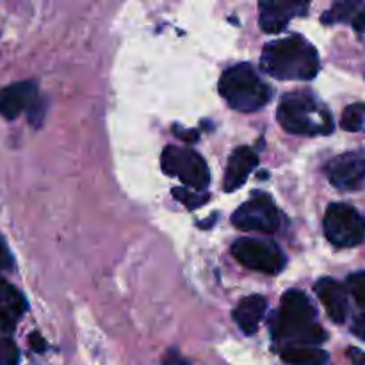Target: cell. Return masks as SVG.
I'll list each match as a JSON object with an SVG mask.
<instances>
[{"label":"cell","instance_id":"6da1fadb","mask_svg":"<svg viewBox=\"0 0 365 365\" xmlns=\"http://www.w3.org/2000/svg\"><path fill=\"white\" fill-rule=\"evenodd\" d=\"M264 71L278 81H312L319 71V53L302 36L278 39L262 50Z\"/></svg>","mask_w":365,"mask_h":365},{"label":"cell","instance_id":"7a4b0ae2","mask_svg":"<svg viewBox=\"0 0 365 365\" xmlns=\"http://www.w3.org/2000/svg\"><path fill=\"white\" fill-rule=\"evenodd\" d=\"M277 341H291L294 346H312L327 341V331L317 323L316 307L302 291H287L273 324Z\"/></svg>","mask_w":365,"mask_h":365},{"label":"cell","instance_id":"3957f363","mask_svg":"<svg viewBox=\"0 0 365 365\" xmlns=\"http://www.w3.org/2000/svg\"><path fill=\"white\" fill-rule=\"evenodd\" d=\"M278 121L296 135H328L334 132L330 110L309 93H291L278 106Z\"/></svg>","mask_w":365,"mask_h":365},{"label":"cell","instance_id":"277c9868","mask_svg":"<svg viewBox=\"0 0 365 365\" xmlns=\"http://www.w3.org/2000/svg\"><path fill=\"white\" fill-rule=\"evenodd\" d=\"M220 93L228 106L239 113H255L271 100L269 86L248 63L235 64L221 75Z\"/></svg>","mask_w":365,"mask_h":365},{"label":"cell","instance_id":"5b68a950","mask_svg":"<svg viewBox=\"0 0 365 365\" xmlns=\"http://www.w3.org/2000/svg\"><path fill=\"white\" fill-rule=\"evenodd\" d=\"M160 166L168 177H177L192 191H205L210 184V171L200 153L180 146H168L160 157Z\"/></svg>","mask_w":365,"mask_h":365},{"label":"cell","instance_id":"8992f818","mask_svg":"<svg viewBox=\"0 0 365 365\" xmlns=\"http://www.w3.org/2000/svg\"><path fill=\"white\" fill-rule=\"evenodd\" d=\"M324 235L337 248H353L365 239V217L346 203H331L324 214Z\"/></svg>","mask_w":365,"mask_h":365},{"label":"cell","instance_id":"52a82bcc","mask_svg":"<svg viewBox=\"0 0 365 365\" xmlns=\"http://www.w3.org/2000/svg\"><path fill=\"white\" fill-rule=\"evenodd\" d=\"M235 260L252 271L264 274H278L285 267V255L273 241L239 239L232 246Z\"/></svg>","mask_w":365,"mask_h":365},{"label":"cell","instance_id":"ba28073f","mask_svg":"<svg viewBox=\"0 0 365 365\" xmlns=\"http://www.w3.org/2000/svg\"><path fill=\"white\" fill-rule=\"evenodd\" d=\"M232 223L239 230L273 234L280 227V212L269 196L257 195L235 210Z\"/></svg>","mask_w":365,"mask_h":365},{"label":"cell","instance_id":"9c48e42d","mask_svg":"<svg viewBox=\"0 0 365 365\" xmlns=\"http://www.w3.org/2000/svg\"><path fill=\"white\" fill-rule=\"evenodd\" d=\"M324 171L330 184L339 191H356L365 184V159L356 153L335 157Z\"/></svg>","mask_w":365,"mask_h":365},{"label":"cell","instance_id":"30bf717a","mask_svg":"<svg viewBox=\"0 0 365 365\" xmlns=\"http://www.w3.org/2000/svg\"><path fill=\"white\" fill-rule=\"evenodd\" d=\"M38 102V88L34 82H14L0 91V114L6 120H14L25 109H32Z\"/></svg>","mask_w":365,"mask_h":365},{"label":"cell","instance_id":"8fae6325","mask_svg":"<svg viewBox=\"0 0 365 365\" xmlns=\"http://www.w3.org/2000/svg\"><path fill=\"white\" fill-rule=\"evenodd\" d=\"M260 29L274 34L287 27L294 16L305 14L309 6L305 2H260Z\"/></svg>","mask_w":365,"mask_h":365},{"label":"cell","instance_id":"7c38bea8","mask_svg":"<svg viewBox=\"0 0 365 365\" xmlns=\"http://www.w3.org/2000/svg\"><path fill=\"white\" fill-rule=\"evenodd\" d=\"M316 294L327 309L328 316L334 323L342 324L348 317V292L344 285L339 284L334 278H321L316 284Z\"/></svg>","mask_w":365,"mask_h":365},{"label":"cell","instance_id":"4fadbf2b","mask_svg":"<svg viewBox=\"0 0 365 365\" xmlns=\"http://www.w3.org/2000/svg\"><path fill=\"white\" fill-rule=\"evenodd\" d=\"M259 166V157L248 146H241L235 150L228 159L227 173L223 178V189L227 192H234L235 189L242 187L252 171Z\"/></svg>","mask_w":365,"mask_h":365},{"label":"cell","instance_id":"5bb4252c","mask_svg":"<svg viewBox=\"0 0 365 365\" xmlns=\"http://www.w3.org/2000/svg\"><path fill=\"white\" fill-rule=\"evenodd\" d=\"M27 310L24 296L0 278V334H11Z\"/></svg>","mask_w":365,"mask_h":365},{"label":"cell","instance_id":"9a60e30c","mask_svg":"<svg viewBox=\"0 0 365 365\" xmlns=\"http://www.w3.org/2000/svg\"><path fill=\"white\" fill-rule=\"evenodd\" d=\"M266 310L267 302L264 296H248L235 307L234 321L246 335H253L259 330V324Z\"/></svg>","mask_w":365,"mask_h":365},{"label":"cell","instance_id":"2e32d148","mask_svg":"<svg viewBox=\"0 0 365 365\" xmlns=\"http://www.w3.org/2000/svg\"><path fill=\"white\" fill-rule=\"evenodd\" d=\"M282 360L289 365H328L330 355L314 346L287 344L280 351Z\"/></svg>","mask_w":365,"mask_h":365},{"label":"cell","instance_id":"e0dca14e","mask_svg":"<svg viewBox=\"0 0 365 365\" xmlns=\"http://www.w3.org/2000/svg\"><path fill=\"white\" fill-rule=\"evenodd\" d=\"M341 125L348 132H365V103H353L346 107Z\"/></svg>","mask_w":365,"mask_h":365},{"label":"cell","instance_id":"ac0fdd59","mask_svg":"<svg viewBox=\"0 0 365 365\" xmlns=\"http://www.w3.org/2000/svg\"><path fill=\"white\" fill-rule=\"evenodd\" d=\"M360 7V2H351V0H346V2H337L331 6V9H328L323 14V24H341L351 18V14H355V11Z\"/></svg>","mask_w":365,"mask_h":365},{"label":"cell","instance_id":"d6986e66","mask_svg":"<svg viewBox=\"0 0 365 365\" xmlns=\"http://www.w3.org/2000/svg\"><path fill=\"white\" fill-rule=\"evenodd\" d=\"M171 192H173L175 198L180 203H184L189 210L198 209V207L205 205L210 200V195L205 191H189V189L185 187H175Z\"/></svg>","mask_w":365,"mask_h":365},{"label":"cell","instance_id":"ffe728a7","mask_svg":"<svg viewBox=\"0 0 365 365\" xmlns=\"http://www.w3.org/2000/svg\"><path fill=\"white\" fill-rule=\"evenodd\" d=\"M348 289L351 292L353 299L356 302V305L364 309L365 312V271H360V273L351 274L348 278Z\"/></svg>","mask_w":365,"mask_h":365},{"label":"cell","instance_id":"44dd1931","mask_svg":"<svg viewBox=\"0 0 365 365\" xmlns=\"http://www.w3.org/2000/svg\"><path fill=\"white\" fill-rule=\"evenodd\" d=\"M20 360L16 344L11 339L0 335V365H16Z\"/></svg>","mask_w":365,"mask_h":365},{"label":"cell","instance_id":"7402d4cb","mask_svg":"<svg viewBox=\"0 0 365 365\" xmlns=\"http://www.w3.org/2000/svg\"><path fill=\"white\" fill-rule=\"evenodd\" d=\"M11 267H13V255H11L6 241H4L2 235H0V269L6 271L11 269Z\"/></svg>","mask_w":365,"mask_h":365},{"label":"cell","instance_id":"603a6c76","mask_svg":"<svg viewBox=\"0 0 365 365\" xmlns=\"http://www.w3.org/2000/svg\"><path fill=\"white\" fill-rule=\"evenodd\" d=\"M29 344H31L32 351H36V353H45L46 351L45 339H43L41 335L38 334V331H32V334L29 335Z\"/></svg>","mask_w":365,"mask_h":365},{"label":"cell","instance_id":"cb8c5ba5","mask_svg":"<svg viewBox=\"0 0 365 365\" xmlns=\"http://www.w3.org/2000/svg\"><path fill=\"white\" fill-rule=\"evenodd\" d=\"M351 331H353V335H356V337L362 339V341H365V312L359 314V316H356L355 319H353Z\"/></svg>","mask_w":365,"mask_h":365},{"label":"cell","instance_id":"d4e9b609","mask_svg":"<svg viewBox=\"0 0 365 365\" xmlns=\"http://www.w3.org/2000/svg\"><path fill=\"white\" fill-rule=\"evenodd\" d=\"M348 359L349 362H351V365H365V353L359 348H349Z\"/></svg>","mask_w":365,"mask_h":365},{"label":"cell","instance_id":"484cf974","mask_svg":"<svg viewBox=\"0 0 365 365\" xmlns=\"http://www.w3.org/2000/svg\"><path fill=\"white\" fill-rule=\"evenodd\" d=\"M173 132L177 138L184 139V141H187V143H195L196 139H198V132L196 130H178V128L175 127Z\"/></svg>","mask_w":365,"mask_h":365},{"label":"cell","instance_id":"4316f807","mask_svg":"<svg viewBox=\"0 0 365 365\" xmlns=\"http://www.w3.org/2000/svg\"><path fill=\"white\" fill-rule=\"evenodd\" d=\"M353 27L359 32H365V7L360 9L359 13H355V18H353Z\"/></svg>","mask_w":365,"mask_h":365}]
</instances>
